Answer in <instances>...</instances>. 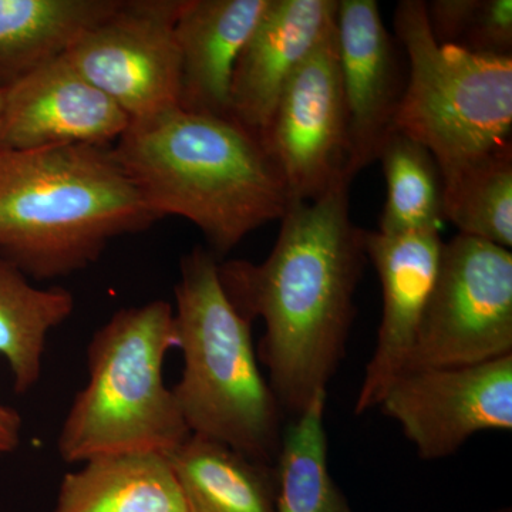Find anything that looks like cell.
Listing matches in <instances>:
<instances>
[{"label":"cell","instance_id":"cell-24","mask_svg":"<svg viewBox=\"0 0 512 512\" xmlns=\"http://www.w3.org/2000/svg\"><path fill=\"white\" fill-rule=\"evenodd\" d=\"M22 426V416L18 410L0 404V458L8 456L19 447Z\"/></svg>","mask_w":512,"mask_h":512},{"label":"cell","instance_id":"cell-13","mask_svg":"<svg viewBox=\"0 0 512 512\" xmlns=\"http://www.w3.org/2000/svg\"><path fill=\"white\" fill-rule=\"evenodd\" d=\"M128 124L127 114L63 55L3 89L0 147H110Z\"/></svg>","mask_w":512,"mask_h":512},{"label":"cell","instance_id":"cell-17","mask_svg":"<svg viewBox=\"0 0 512 512\" xmlns=\"http://www.w3.org/2000/svg\"><path fill=\"white\" fill-rule=\"evenodd\" d=\"M120 0H0V89L66 55Z\"/></svg>","mask_w":512,"mask_h":512},{"label":"cell","instance_id":"cell-16","mask_svg":"<svg viewBox=\"0 0 512 512\" xmlns=\"http://www.w3.org/2000/svg\"><path fill=\"white\" fill-rule=\"evenodd\" d=\"M82 464L63 477L52 512H187L168 456L116 454Z\"/></svg>","mask_w":512,"mask_h":512},{"label":"cell","instance_id":"cell-14","mask_svg":"<svg viewBox=\"0 0 512 512\" xmlns=\"http://www.w3.org/2000/svg\"><path fill=\"white\" fill-rule=\"evenodd\" d=\"M338 0H269L235 64L231 120L265 146L276 107L302 63L335 23Z\"/></svg>","mask_w":512,"mask_h":512},{"label":"cell","instance_id":"cell-9","mask_svg":"<svg viewBox=\"0 0 512 512\" xmlns=\"http://www.w3.org/2000/svg\"><path fill=\"white\" fill-rule=\"evenodd\" d=\"M291 202L350 187L336 20L286 86L265 138Z\"/></svg>","mask_w":512,"mask_h":512},{"label":"cell","instance_id":"cell-12","mask_svg":"<svg viewBox=\"0 0 512 512\" xmlns=\"http://www.w3.org/2000/svg\"><path fill=\"white\" fill-rule=\"evenodd\" d=\"M336 40L353 180L377 161L394 130L406 80L399 49L384 26L376 0H338Z\"/></svg>","mask_w":512,"mask_h":512},{"label":"cell","instance_id":"cell-7","mask_svg":"<svg viewBox=\"0 0 512 512\" xmlns=\"http://www.w3.org/2000/svg\"><path fill=\"white\" fill-rule=\"evenodd\" d=\"M511 355V249L457 234L444 242L406 372L481 365Z\"/></svg>","mask_w":512,"mask_h":512},{"label":"cell","instance_id":"cell-4","mask_svg":"<svg viewBox=\"0 0 512 512\" xmlns=\"http://www.w3.org/2000/svg\"><path fill=\"white\" fill-rule=\"evenodd\" d=\"M218 265L202 247L181 259L173 309L184 366L175 402L191 436L275 464L284 412L259 367L252 322L229 301Z\"/></svg>","mask_w":512,"mask_h":512},{"label":"cell","instance_id":"cell-22","mask_svg":"<svg viewBox=\"0 0 512 512\" xmlns=\"http://www.w3.org/2000/svg\"><path fill=\"white\" fill-rule=\"evenodd\" d=\"M444 221L458 234L512 247V147L485 158L444 188Z\"/></svg>","mask_w":512,"mask_h":512},{"label":"cell","instance_id":"cell-10","mask_svg":"<svg viewBox=\"0 0 512 512\" xmlns=\"http://www.w3.org/2000/svg\"><path fill=\"white\" fill-rule=\"evenodd\" d=\"M377 409L399 424L421 460L454 456L478 433L512 430V355L481 365L407 370Z\"/></svg>","mask_w":512,"mask_h":512},{"label":"cell","instance_id":"cell-20","mask_svg":"<svg viewBox=\"0 0 512 512\" xmlns=\"http://www.w3.org/2000/svg\"><path fill=\"white\" fill-rule=\"evenodd\" d=\"M326 402L328 393H319L282 433L276 512H353L329 470Z\"/></svg>","mask_w":512,"mask_h":512},{"label":"cell","instance_id":"cell-23","mask_svg":"<svg viewBox=\"0 0 512 512\" xmlns=\"http://www.w3.org/2000/svg\"><path fill=\"white\" fill-rule=\"evenodd\" d=\"M426 3L434 39L488 56H512L511 0H433Z\"/></svg>","mask_w":512,"mask_h":512},{"label":"cell","instance_id":"cell-15","mask_svg":"<svg viewBox=\"0 0 512 512\" xmlns=\"http://www.w3.org/2000/svg\"><path fill=\"white\" fill-rule=\"evenodd\" d=\"M269 0H181L175 39L180 52V107L231 119L235 64Z\"/></svg>","mask_w":512,"mask_h":512},{"label":"cell","instance_id":"cell-5","mask_svg":"<svg viewBox=\"0 0 512 512\" xmlns=\"http://www.w3.org/2000/svg\"><path fill=\"white\" fill-rule=\"evenodd\" d=\"M178 348L174 309L151 301L120 309L87 346L89 380L70 404L57 437L67 464L116 454L170 456L191 436L164 380Z\"/></svg>","mask_w":512,"mask_h":512},{"label":"cell","instance_id":"cell-11","mask_svg":"<svg viewBox=\"0 0 512 512\" xmlns=\"http://www.w3.org/2000/svg\"><path fill=\"white\" fill-rule=\"evenodd\" d=\"M440 231H366V256L382 285L383 309L375 352L355 403L357 416L377 409L390 384L406 372L439 274Z\"/></svg>","mask_w":512,"mask_h":512},{"label":"cell","instance_id":"cell-21","mask_svg":"<svg viewBox=\"0 0 512 512\" xmlns=\"http://www.w3.org/2000/svg\"><path fill=\"white\" fill-rule=\"evenodd\" d=\"M377 161L382 163L387 185L377 231L390 235L440 231L444 221V183L430 151L393 130Z\"/></svg>","mask_w":512,"mask_h":512},{"label":"cell","instance_id":"cell-25","mask_svg":"<svg viewBox=\"0 0 512 512\" xmlns=\"http://www.w3.org/2000/svg\"><path fill=\"white\" fill-rule=\"evenodd\" d=\"M3 116V89H0V126H2Z\"/></svg>","mask_w":512,"mask_h":512},{"label":"cell","instance_id":"cell-18","mask_svg":"<svg viewBox=\"0 0 512 512\" xmlns=\"http://www.w3.org/2000/svg\"><path fill=\"white\" fill-rule=\"evenodd\" d=\"M168 458L187 512H276L275 464L197 436Z\"/></svg>","mask_w":512,"mask_h":512},{"label":"cell","instance_id":"cell-8","mask_svg":"<svg viewBox=\"0 0 512 512\" xmlns=\"http://www.w3.org/2000/svg\"><path fill=\"white\" fill-rule=\"evenodd\" d=\"M180 5L181 0H120L64 57L130 121L180 107Z\"/></svg>","mask_w":512,"mask_h":512},{"label":"cell","instance_id":"cell-26","mask_svg":"<svg viewBox=\"0 0 512 512\" xmlns=\"http://www.w3.org/2000/svg\"><path fill=\"white\" fill-rule=\"evenodd\" d=\"M490 512H512V510L510 507H503V508H498V510H494V511H490Z\"/></svg>","mask_w":512,"mask_h":512},{"label":"cell","instance_id":"cell-1","mask_svg":"<svg viewBox=\"0 0 512 512\" xmlns=\"http://www.w3.org/2000/svg\"><path fill=\"white\" fill-rule=\"evenodd\" d=\"M366 231L350 217L349 187L291 202L271 254L220 262L222 288L244 318L264 322L256 355L284 414L328 393L346 356Z\"/></svg>","mask_w":512,"mask_h":512},{"label":"cell","instance_id":"cell-19","mask_svg":"<svg viewBox=\"0 0 512 512\" xmlns=\"http://www.w3.org/2000/svg\"><path fill=\"white\" fill-rule=\"evenodd\" d=\"M74 306L69 289L37 288L15 265L0 258V356L8 363L19 396L39 384L47 339L73 315Z\"/></svg>","mask_w":512,"mask_h":512},{"label":"cell","instance_id":"cell-3","mask_svg":"<svg viewBox=\"0 0 512 512\" xmlns=\"http://www.w3.org/2000/svg\"><path fill=\"white\" fill-rule=\"evenodd\" d=\"M156 221L113 147H0V258L30 281L83 271Z\"/></svg>","mask_w":512,"mask_h":512},{"label":"cell","instance_id":"cell-2","mask_svg":"<svg viewBox=\"0 0 512 512\" xmlns=\"http://www.w3.org/2000/svg\"><path fill=\"white\" fill-rule=\"evenodd\" d=\"M113 150L158 220L190 221L218 259L291 204L264 143L231 119L174 107L130 121Z\"/></svg>","mask_w":512,"mask_h":512},{"label":"cell","instance_id":"cell-6","mask_svg":"<svg viewBox=\"0 0 512 512\" xmlns=\"http://www.w3.org/2000/svg\"><path fill=\"white\" fill-rule=\"evenodd\" d=\"M394 29L409 63L394 130L430 151L450 187L512 147V56L440 45L421 0L396 6Z\"/></svg>","mask_w":512,"mask_h":512}]
</instances>
